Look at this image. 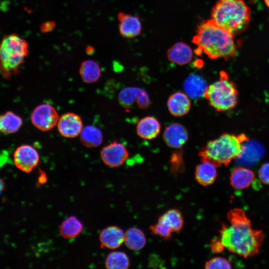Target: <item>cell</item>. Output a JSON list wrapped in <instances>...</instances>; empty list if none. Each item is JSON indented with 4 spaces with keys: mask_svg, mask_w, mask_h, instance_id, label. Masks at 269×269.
I'll return each instance as SVG.
<instances>
[{
    "mask_svg": "<svg viewBox=\"0 0 269 269\" xmlns=\"http://www.w3.org/2000/svg\"><path fill=\"white\" fill-rule=\"evenodd\" d=\"M105 265L108 269H126L130 266V261L125 253L115 251L107 256Z\"/></svg>",
    "mask_w": 269,
    "mask_h": 269,
    "instance_id": "cell-27",
    "label": "cell"
},
{
    "mask_svg": "<svg viewBox=\"0 0 269 269\" xmlns=\"http://www.w3.org/2000/svg\"><path fill=\"white\" fill-rule=\"evenodd\" d=\"M118 101L125 108H130L135 102L140 109L147 108L150 104L149 97L142 89L134 87H128L119 93Z\"/></svg>",
    "mask_w": 269,
    "mask_h": 269,
    "instance_id": "cell-11",
    "label": "cell"
},
{
    "mask_svg": "<svg viewBox=\"0 0 269 269\" xmlns=\"http://www.w3.org/2000/svg\"><path fill=\"white\" fill-rule=\"evenodd\" d=\"M129 154L124 145L116 141L104 146L100 153L103 162L113 168L118 167L123 164Z\"/></svg>",
    "mask_w": 269,
    "mask_h": 269,
    "instance_id": "cell-10",
    "label": "cell"
},
{
    "mask_svg": "<svg viewBox=\"0 0 269 269\" xmlns=\"http://www.w3.org/2000/svg\"><path fill=\"white\" fill-rule=\"evenodd\" d=\"M57 126L60 134L66 138L77 136L83 128L81 117L71 112L62 115L59 118Z\"/></svg>",
    "mask_w": 269,
    "mask_h": 269,
    "instance_id": "cell-12",
    "label": "cell"
},
{
    "mask_svg": "<svg viewBox=\"0 0 269 269\" xmlns=\"http://www.w3.org/2000/svg\"><path fill=\"white\" fill-rule=\"evenodd\" d=\"M182 161L181 157H178L177 154L172 155L170 162L171 163V170L173 173L178 172L182 169Z\"/></svg>",
    "mask_w": 269,
    "mask_h": 269,
    "instance_id": "cell-31",
    "label": "cell"
},
{
    "mask_svg": "<svg viewBox=\"0 0 269 269\" xmlns=\"http://www.w3.org/2000/svg\"><path fill=\"white\" fill-rule=\"evenodd\" d=\"M146 241L143 232L138 228H130L125 233V244L131 250L139 251L142 249L145 245Z\"/></svg>",
    "mask_w": 269,
    "mask_h": 269,
    "instance_id": "cell-26",
    "label": "cell"
},
{
    "mask_svg": "<svg viewBox=\"0 0 269 269\" xmlns=\"http://www.w3.org/2000/svg\"><path fill=\"white\" fill-rule=\"evenodd\" d=\"M5 188V183L4 181L0 178V194L2 193Z\"/></svg>",
    "mask_w": 269,
    "mask_h": 269,
    "instance_id": "cell-34",
    "label": "cell"
},
{
    "mask_svg": "<svg viewBox=\"0 0 269 269\" xmlns=\"http://www.w3.org/2000/svg\"><path fill=\"white\" fill-rule=\"evenodd\" d=\"M258 175L261 182L269 185V162L265 163L261 166Z\"/></svg>",
    "mask_w": 269,
    "mask_h": 269,
    "instance_id": "cell-29",
    "label": "cell"
},
{
    "mask_svg": "<svg viewBox=\"0 0 269 269\" xmlns=\"http://www.w3.org/2000/svg\"><path fill=\"white\" fill-rule=\"evenodd\" d=\"M188 134L184 126L179 123H172L166 127L163 133V139L169 147H181L187 141Z\"/></svg>",
    "mask_w": 269,
    "mask_h": 269,
    "instance_id": "cell-14",
    "label": "cell"
},
{
    "mask_svg": "<svg viewBox=\"0 0 269 269\" xmlns=\"http://www.w3.org/2000/svg\"><path fill=\"white\" fill-rule=\"evenodd\" d=\"M79 73L83 81L87 83L97 82L101 74L98 64L94 60H87L83 62L79 69Z\"/></svg>",
    "mask_w": 269,
    "mask_h": 269,
    "instance_id": "cell-25",
    "label": "cell"
},
{
    "mask_svg": "<svg viewBox=\"0 0 269 269\" xmlns=\"http://www.w3.org/2000/svg\"><path fill=\"white\" fill-rule=\"evenodd\" d=\"M13 162L16 167L25 173H29L35 168L39 161L37 151L28 144L16 148L13 153Z\"/></svg>",
    "mask_w": 269,
    "mask_h": 269,
    "instance_id": "cell-9",
    "label": "cell"
},
{
    "mask_svg": "<svg viewBox=\"0 0 269 269\" xmlns=\"http://www.w3.org/2000/svg\"><path fill=\"white\" fill-rule=\"evenodd\" d=\"M59 118L55 108L47 104L37 106L31 115V121L33 126L43 132L53 129L57 124Z\"/></svg>",
    "mask_w": 269,
    "mask_h": 269,
    "instance_id": "cell-8",
    "label": "cell"
},
{
    "mask_svg": "<svg viewBox=\"0 0 269 269\" xmlns=\"http://www.w3.org/2000/svg\"><path fill=\"white\" fill-rule=\"evenodd\" d=\"M205 268L209 269H231L230 263L223 257H217L211 258L205 264Z\"/></svg>",
    "mask_w": 269,
    "mask_h": 269,
    "instance_id": "cell-28",
    "label": "cell"
},
{
    "mask_svg": "<svg viewBox=\"0 0 269 269\" xmlns=\"http://www.w3.org/2000/svg\"><path fill=\"white\" fill-rule=\"evenodd\" d=\"M218 80L211 84L204 94L209 104L218 112L233 109L237 104L238 92L236 85L222 71Z\"/></svg>",
    "mask_w": 269,
    "mask_h": 269,
    "instance_id": "cell-6",
    "label": "cell"
},
{
    "mask_svg": "<svg viewBox=\"0 0 269 269\" xmlns=\"http://www.w3.org/2000/svg\"><path fill=\"white\" fill-rule=\"evenodd\" d=\"M28 54L26 41L16 33L4 36L0 42V73L8 79L17 75Z\"/></svg>",
    "mask_w": 269,
    "mask_h": 269,
    "instance_id": "cell-5",
    "label": "cell"
},
{
    "mask_svg": "<svg viewBox=\"0 0 269 269\" xmlns=\"http://www.w3.org/2000/svg\"><path fill=\"white\" fill-rule=\"evenodd\" d=\"M83 226L75 216H70L64 220L59 227V233L64 239L76 238L82 231Z\"/></svg>",
    "mask_w": 269,
    "mask_h": 269,
    "instance_id": "cell-24",
    "label": "cell"
},
{
    "mask_svg": "<svg viewBox=\"0 0 269 269\" xmlns=\"http://www.w3.org/2000/svg\"><path fill=\"white\" fill-rule=\"evenodd\" d=\"M167 105L171 115L175 117H181L188 113L191 102L186 94L177 92L169 97Z\"/></svg>",
    "mask_w": 269,
    "mask_h": 269,
    "instance_id": "cell-18",
    "label": "cell"
},
{
    "mask_svg": "<svg viewBox=\"0 0 269 269\" xmlns=\"http://www.w3.org/2000/svg\"><path fill=\"white\" fill-rule=\"evenodd\" d=\"M216 167L210 162L202 161L195 169V178L197 182L204 186L213 184L217 176Z\"/></svg>",
    "mask_w": 269,
    "mask_h": 269,
    "instance_id": "cell-21",
    "label": "cell"
},
{
    "mask_svg": "<svg viewBox=\"0 0 269 269\" xmlns=\"http://www.w3.org/2000/svg\"><path fill=\"white\" fill-rule=\"evenodd\" d=\"M191 48L183 42H177L171 46L167 52L169 61L178 65H185L190 62L193 58Z\"/></svg>",
    "mask_w": 269,
    "mask_h": 269,
    "instance_id": "cell-16",
    "label": "cell"
},
{
    "mask_svg": "<svg viewBox=\"0 0 269 269\" xmlns=\"http://www.w3.org/2000/svg\"><path fill=\"white\" fill-rule=\"evenodd\" d=\"M46 176L44 173H41L40 176H39L38 182L40 183L41 184H43L45 183L46 181Z\"/></svg>",
    "mask_w": 269,
    "mask_h": 269,
    "instance_id": "cell-33",
    "label": "cell"
},
{
    "mask_svg": "<svg viewBox=\"0 0 269 269\" xmlns=\"http://www.w3.org/2000/svg\"><path fill=\"white\" fill-rule=\"evenodd\" d=\"M118 19L119 32L122 36L132 38L140 34L142 25L138 16L120 12L118 14Z\"/></svg>",
    "mask_w": 269,
    "mask_h": 269,
    "instance_id": "cell-13",
    "label": "cell"
},
{
    "mask_svg": "<svg viewBox=\"0 0 269 269\" xmlns=\"http://www.w3.org/2000/svg\"><path fill=\"white\" fill-rule=\"evenodd\" d=\"M79 135L82 144L88 147L99 146L103 141L101 131L92 125H88L83 128Z\"/></svg>",
    "mask_w": 269,
    "mask_h": 269,
    "instance_id": "cell-22",
    "label": "cell"
},
{
    "mask_svg": "<svg viewBox=\"0 0 269 269\" xmlns=\"http://www.w3.org/2000/svg\"><path fill=\"white\" fill-rule=\"evenodd\" d=\"M161 126L154 117L147 116L141 119L136 126L137 135L145 139H152L160 133Z\"/></svg>",
    "mask_w": 269,
    "mask_h": 269,
    "instance_id": "cell-19",
    "label": "cell"
},
{
    "mask_svg": "<svg viewBox=\"0 0 269 269\" xmlns=\"http://www.w3.org/2000/svg\"><path fill=\"white\" fill-rule=\"evenodd\" d=\"M55 26L53 22H46L43 23L41 27V30L43 32H47L52 30Z\"/></svg>",
    "mask_w": 269,
    "mask_h": 269,
    "instance_id": "cell-32",
    "label": "cell"
},
{
    "mask_svg": "<svg viewBox=\"0 0 269 269\" xmlns=\"http://www.w3.org/2000/svg\"><path fill=\"white\" fill-rule=\"evenodd\" d=\"M211 17L217 25L235 36L247 29L251 11L243 0H218L212 9Z\"/></svg>",
    "mask_w": 269,
    "mask_h": 269,
    "instance_id": "cell-3",
    "label": "cell"
},
{
    "mask_svg": "<svg viewBox=\"0 0 269 269\" xmlns=\"http://www.w3.org/2000/svg\"><path fill=\"white\" fill-rule=\"evenodd\" d=\"M227 218L230 225L222 224L219 231L225 249L245 258L258 254L265 235L262 230L252 228L245 211L239 208L232 209L227 213Z\"/></svg>",
    "mask_w": 269,
    "mask_h": 269,
    "instance_id": "cell-1",
    "label": "cell"
},
{
    "mask_svg": "<svg viewBox=\"0 0 269 269\" xmlns=\"http://www.w3.org/2000/svg\"><path fill=\"white\" fill-rule=\"evenodd\" d=\"M99 240L102 246L109 249H116L124 242L125 233L119 227L109 226L101 232Z\"/></svg>",
    "mask_w": 269,
    "mask_h": 269,
    "instance_id": "cell-15",
    "label": "cell"
},
{
    "mask_svg": "<svg viewBox=\"0 0 269 269\" xmlns=\"http://www.w3.org/2000/svg\"><path fill=\"white\" fill-rule=\"evenodd\" d=\"M192 42L197 46V54L203 52L212 59L224 58L227 60L237 56L234 36L211 19L198 25Z\"/></svg>",
    "mask_w": 269,
    "mask_h": 269,
    "instance_id": "cell-2",
    "label": "cell"
},
{
    "mask_svg": "<svg viewBox=\"0 0 269 269\" xmlns=\"http://www.w3.org/2000/svg\"><path fill=\"white\" fill-rule=\"evenodd\" d=\"M207 87L205 81L201 77L195 74L190 75L183 84V88L186 95L193 99H198L204 96Z\"/></svg>",
    "mask_w": 269,
    "mask_h": 269,
    "instance_id": "cell-20",
    "label": "cell"
},
{
    "mask_svg": "<svg viewBox=\"0 0 269 269\" xmlns=\"http://www.w3.org/2000/svg\"><path fill=\"white\" fill-rule=\"evenodd\" d=\"M184 224L181 212L177 209L167 210L158 219L157 222L150 226L151 233L164 239H169L173 232L180 231Z\"/></svg>",
    "mask_w": 269,
    "mask_h": 269,
    "instance_id": "cell-7",
    "label": "cell"
},
{
    "mask_svg": "<svg viewBox=\"0 0 269 269\" xmlns=\"http://www.w3.org/2000/svg\"><path fill=\"white\" fill-rule=\"evenodd\" d=\"M22 125V119L11 111H7L0 115V132L3 134L15 133Z\"/></svg>",
    "mask_w": 269,
    "mask_h": 269,
    "instance_id": "cell-23",
    "label": "cell"
},
{
    "mask_svg": "<svg viewBox=\"0 0 269 269\" xmlns=\"http://www.w3.org/2000/svg\"><path fill=\"white\" fill-rule=\"evenodd\" d=\"M255 178V175L252 170L244 167H237L230 173V184L235 189H244L249 187Z\"/></svg>",
    "mask_w": 269,
    "mask_h": 269,
    "instance_id": "cell-17",
    "label": "cell"
},
{
    "mask_svg": "<svg viewBox=\"0 0 269 269\" xmlns=\"http://www.w3.org/2000/svg\"><path fill=\"white\" fill-rule=\"evenodd\" d=\"M211 251L214 253H220L223 251L225 247L220 238L215 237L212 239L210 244Z\"/></svg>",
    "mask_w": 269,
    "mask_h": 269,
    "instance_id": "cell-30",
    "label": "cell"
},
{
    "mask_svg": "<svg viewBox=\"0 0 269 269\" xmlns=\"http://www.w3.org/2000/svg\"><path fill=\"white\" fill-rule=\"evenodd\" d=\"M248 139L246 134L225 133L210 140L199 152L202 161H206L217 167L227 166L233 159L239 157L243 152V143Z\"/></svg>",
    "mask_w": 269,
    "mask_h": 269,
    "instance_id": "cell-4",
    "label": "cell"
},
{
    "mask_svg": "<svg viewBox=\"0 0 269 269\" xmlns=\"http://www.w3.org/2000/svg\"><path fill=\"white\" fill-rule=\"evenodd\" d=\"M266 5L269 8V0H264Z\"/></svg>",
    "mask_w": 269,
    "mask_h": 269,
    "instance_id": "cell-35",
    "label": "cell"
}]
</instances>
